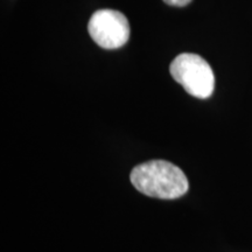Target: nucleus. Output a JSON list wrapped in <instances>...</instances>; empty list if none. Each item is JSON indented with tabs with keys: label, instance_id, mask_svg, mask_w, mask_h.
I'll list each match as a JSON object with an SVG mask.
<instances>
[{
	"label": "nucleus",
	"instance_id": "1",
	"mask_svg": "<svg viewBox=\"0 0 252 252\" xmlns=\"http://www.w3.org/2000/svg\"><path fill=\"white\" fill-rule=\"evenodd\" d=\"M130 179L138 191L163 200L180 197L187 193L189 187L185 173L166 160H151L135 166Z\"/></svg>",
	"mask_w": 252,
	"mask_h": 252
},
{
	"label": "nucleus",
	"instance_id": "2",
	"mask_svg": "<svg viewBox=\"0 0 252 252\" xmlns=\"http://www.w3.org/2000/svg\"><path fill=\"white\" fill-rule=\"evenodd\" d=\"M172 77L196 98L210 97L215 88V76L210 64L200 55L184 53L173 60L169 67Z\"/></svg>",
	"mask_w": 252,
	"mask_h": 252
},
{
	"label": "nucleus",
	"instance_id": "3",
	"mask_svg": "<svg viewBox=\"0 0 252 252\" xmlns=\"http://www.w3.org/2000/svg\"><path fill=\"white\" fill-rule=\"evenodd\" d=\"M91 39L104 49L121 48L130 37V25L122 12L99 9L94 12L88 24Z\"/></svg>",
	"mask_w": 252,
	"mask_h": 252
},
{
	"label": "nucleus",
	"instance_id": "4",
	"mask_svg": "<svg viewBox=\"0 0 252 252\" xmlns=\"http://www.w3.org/2000/svg\"><path fill=\"white\" fill-rule=\"evenodd\" d=\"M167 5L175 6V7H184V6H187L190 4L191 0H163Z\"/></svg>",
	"mask_w": 252,
	"mask_h": 252
}]
</instances>
